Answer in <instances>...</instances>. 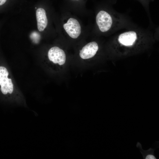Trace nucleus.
<instances>
[{"label": "nucleus", "mask_w": 159, "mask_h": 159, "mask_svg": "<svg viewBox=\"0 0 159 159\" xmlns=\"http://www.w3.org/2000/svg\"></svg>", "instance_id": "9"}, {"label": "nucleus", "mask_w": 159, "mask_h": 159, "mask_svg": "<svg viewBox=\"0 0 159 159\" xmlns=\"http://www.w3.org/2000/svg\"><path fill=\"white\" fill-rule=\"evenodd\" d=\"M48 56L49 59L54 64L62 65L65 62V52L58 47H54L51 48L48 51Z\"/></svg>", "instance_id": "3"}, {"label": "nucleus", "mask_w": 159, "mask_h": 159, "mask_svg": "<svg viewBox=\"0 0 159 159\" xmlns=\"http://www.w3.org/2000/svg\"><path fill=\"white\" fill-rule=\"evenodd\" d=\"M37 26L38 30L43 31L47 27L48 21L44 9L42 8H38L36 11Z\"/></svg>", "instance_id": "6"}, {"label": "nucleus", "mask_w": 159, "mask_h": 159, "mask_svg": "<svg viewBox=\"0 0 159 159\" xmlns=\"http://www.w3.org/2000/svg\"><path fill=\"white\" fill-rule=\"evenodd\" d=\"M96 21L101 32H110L112 34L135 25L127 16L113 11L110 13L104 10L100 11L96 16Z\"/></svg>", "instance_id": "1"}, {"label": "nucleus", "mask_w": 159, "mask_h": 159, "mask_svg": "<svg viewBox=\"0 0 159 159\" xmlns=\"http://www.w3.org/2000/svg\"><path fill=\"white\" fill-rule=\"evenodd\" d=\"M9 72L5 67L0 66V85L1 90L4 95H6L8 92L12 94L13 90H10V83L11 81V79L8 78Z\"/></svg>", "instance_id": "4"}, {"label": "nucleus", "mask_w": 159, "mask_h": 159, "mask_svg": "<svg viewBox=\"0 0 159 159\" xmlns=\"http://www.w3.org/2000/svg\"><path fill=\"white\" fill-rule=\"evenodd\" d=\"M136 147L140 149V151L142 154L143 159H156L155 156L154 152L155 149L150 148L147 150H143L141 143L138 142L136 144Z\"/></svg>", "instance_id": "7"}, {"label": "nucleus", "mask_w": 159, "mask_h": 159, "mask_svg": "<svg viewBox=\"0 0 159 159\" xmlns=\"http://www.w3.org/2000/svg\"><path fill=\"white\" fill-rule=\"evenodd\" d=\"M98 48V45L96 42H90L83 47L80 51V56L84 59L91 58L95 55Z\"/></svg>", "instance_id": "5"}, {"label": "nucleus", "mask_w": 159, "mask_h": 159, "mask_svg": "<svg viewBox=\"0 0 159 159\" xmlns=\"http://www.w3.org/2000/svg\"><path fill=\"white\" fill-rule=\"evenodd\" d=\"M63 26L67 34L73 39L77 38L81 34V27L80 24L78 21L74 18H70Z\"/></svg>", "instance_id": "2"}, {"label": "nucleus", "mask_w": 159, "mask_h": 159, "mask_svg": "<svg viewBox=\"0 0 159 159\" xmlns=\"http://www.w3.org/2000/svg\"><path fill=\"white\" fill-rule=\"evenodd\" d=\"M7 0H0V6H1L5 4Z\"/></svg>", "instance_id": "8"}]
</instances>
